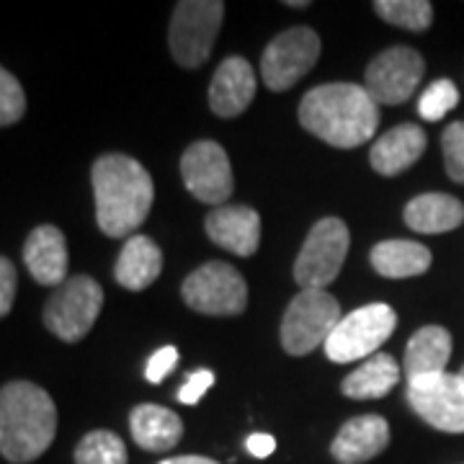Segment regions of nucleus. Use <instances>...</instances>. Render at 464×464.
Masks as SVG:
<instances>
[{
  "label": "nucleus",
  "instance_id": "obj_25",
  "mask_svg": "<svg viewBox=\"0 0 464 464\" xmlns=\"http://www.w3.org/2000/svg\"><path fill=\"white\" fill-rule=\"evenodd\" d=\"M374 11L387 24L408 32H426L433 21V5L429 0H377Z\"/></svg>",
  "mask_w": 464,
  "mask_h": 464
},
{
  "label": "nucleus",
  "instance_id": "obj_6",
  "mask_svg": "<svg viewBox=\"0 0 464 464\" xmlns=\"http://www.w3.org/2000/svg\"><path fill=\"white\" fill-rule=\"evenodd\" d=\"M103 307V289L91 276H72L52 292L44 307V325L60 341L75 343L91 333Z\"/></svg>",
  "mask_w": 464,
  "mask_h": 464
},
{
  "label": "nucleus",
  "instance_id": "obj_2",
  "mask_svg": "<svg viewBox=\"0 0 464 464\" xmlns=\"http://www.w3.org/2000/svg\"><path fill=\"white\" fill-rule=\"evenodd\" d=\"M377 106L380 103L362 85H317L299 103V121L333 148H359L380 127Z\"/></svg>",
  "mask_w": 464,
  "mask_h": 464
},
{
  "label": "nucleus",
  "instance_id": "obj_8",
  "mask_svg": "<svg viewBox=\"0 0 464 464\" xmlns=\"http://www.w3.org/2000/svg\"><path fill=\"white\" fill-rule=\"evenodd\" d=\"M348 227L338 217H325L310 230L295 264V279L302 289H325L341 274L348 256Z\"/></svg>",
  "mask_w": 464,
  "mask_h": 464
},
{
  "label": "nucleus",
  "instance_id": "obj_4",
  "mask_svg": "<svg viewBox=\"0 0 464 464\" xmlns=\"http://www.w3.org/2000/svg\"><path fill=\"white\" fill-rule=\"evenodd\" d=\"M341 323V304L325 289H302L289 302L282 320V346L292 356H304L325 346L333 328Z\"/></svg>",
  "mask_w": 464,
  "mask_h": 464
},
{
  "label": "nucleus",
  "instance_id": "obj_32",
  "mask_svg": "<svg viewBox=\"0 0 464 464\" xmlns=\"http://www.w3.org/2000/svg\"><path fill=\"white\" fill-rule=\"evenodd\" d=\"M16 284L18 274L16 266L11 264L5 256H0V317H5L14 307V299H16Z\"/></svg>",
  "mask_w": 464,
  "mask_h": 464
},
{
  "label": "nucleus",
  "instance_id": "obj_26",
  "mask_svg": "<svg viewBox=\"0 0 464 464\" xmlns=\"http://www.w3.org/2000/svg\"><path fill=\"white\" fill-rule=\"evenodd\" d=\"M127 447L114 431H91L75 447V464H127Z\"/></svg>",
  "mask_w": 464,
  "mask_h": 464
},
{
  "label": "nucleus",
  "instance_id": "obj_23",
  "mask_svg": "<svg viewBox=\"0 0 464 464\" xmlns=\"http://www.w3.org/2000/svg\"><path fill=\"white\" fill-rule=\"evenodd\" d=\"M372 266L384 279L420 276L431 266V250L413 240H384L372 250Z\"/></svg>",
  "mask_w": 464,
  "mask_h": 464
},
{
  "label": "nucleus",
  "instance_id": "obj_18",
  "mask_svg": "<svg viewBox=\"0 0 464 464\" xmlns=\"http://www.w3.org/2000/svg\"><path fill=\"white\" fill-rule=\"evenodd\" d=\"M426 152V132L415 124H400L382 134L369 152V163L380 176H398Z\"/></svg>",
  "mask_w": 464,
  "mask_h": 464
},
{
  "label": "nucleus",
  "instance_id": "obj_16",
  "mask_svg": "<svg viewBox=\"0 0 464 464\" xmlns=\"http://www.w3.org/2000/svg\"><path fill=\"white\" fill-rule=\"evenodd\" d=\"M24 264L32 279L42 286H60L67 282V243L65 235L54 225H39L26 237Z\"/></svg>",
  "mask_w": 464,
  "mask_h": 464
},
{
  "label": "nucleus",
  "instance_id": "obj_19",
  "mask_svg": "<svg viewBox=\"0 0 464 464\" xmlns=\"http://www.w3.org/2000/svg\"><path fill=\"white\" fill-rule=\"evenodd\" d=\"M163 271V253L148 235H132L119 253L114 266L116 282L130 292H142Z\"/></svg>",
  "mask_w": 464,
  "mask_h": 464
},
{
  "label": "nucleus",
  "instance_id": "obj_14",
  "mask_svg": "<svg viewBox=\"0 0 464 464\" xmlns=\"http://www.w3.org/2000/svg\"><path fill=\"white\" fill-rule=\"evenodd\" d=\"M204 230L215 246L243 258L253 256L261 246V217L256 209L243 207V204L217 207L215 212H209L207 217Z\"/></svg>",
  "mask_w": 464,
  "mask_h": 464
},
{
  "label": "nucleus",
  "instance_id": "obj_24",
  "mask_svg": "<svg viewBox=\"0 0 464 464\" xmlns=\"http://www.w3.org/2000/svg\"><path fill=\"white\" fill-rule=\"evenodd\" d=\"M398 382L400 369L395 359L387 353H374V356H369V362H364L359 369H353L348 374L341 384V392L353 400L384 398Z\"/></svg>",
  "mask_w": 464,
  "mask_h": 464
},
{
  "label": "nucleus",
  "instance_id": "obj_17",
  "mask_svg": "<svg viewBox=\"0 0 464 464\" xmlns=\"http://www.w3.org/2000/svg\"><path fill=\"white\" fill-rule=\"evenodd\" d=\"M390 444V426L382 415H359L343 423L333 439L331 454L338 464H364Z\"/></svg>",
  "mask_w": 464,
  "mask_h": 464
},
{
  "label": "nucleus",
  "instance_id": "obj_36",
  "mask_svg": "<svg viewBox=\"0 0 464 464\" xmlns=\"http://www.w3.org/2000/svg\"><path fill=\"white\" fill-rule=\"evenodd\" d=\"M459 374H462V377H464V366H462V372H459Z\"/></svg>",
  "mask_w": 464,
  "mask_h": 464
},
{
  "label": "nucleus",
  "instance_id": "obj_22",
  "mask_svg": "<svg viewBox=\"0 0 464 464\" xmlns=\"http://www.w3.org/2000/svg\"><path fill=\"white\" fill-rule=\"evenodd\" d=\"M464 222V204L449 194H420L405 207V225L420 235L457 230Z\"/></svg>",
  "mask_w": 464,
  "mask_h": 464
},
{
  "label": "nucleus",
  "instance_id": "obj_12",
  "mask_svg": "<svg viewBox=\"0 0 464 464\" xmlns=\"http://www.w3.org/2000/svg\"><path fill=\"white\" fill-rule=\"evenodd\" d=\"M423 72L426 63L418 52L411 47H392L369 63L364 88L377 103L398 106L413 96Z\"/></svg>",
  "mask_w": 464,
  "mask_h": 464
},
{
  "label": "nucleus",
  "instance_id": "obj_33",
  "mask_svg": "<svg viewBox=\"0 0 464 464\" xmlns=\"http://www.w3.org/2000/svg\"><path fill=\"white\" fill-rule=\"evenodd\" d=\"M246 447H248V451L253 457L266 459V457H271V454L276 451V439H274L271 433H253V436H248Z\"/></svg>",
  "mask_w": 464,
  "mask_h": 464
},
{
  "label": "nucleus",
  "instance_id": "obj_13",
  "mask_svg": "<svg viewBox=\"0 0 464 464\" xmlns=\"http://www.w3.org/2000/svg\"><path fill=\"white\" fill-rule=\"evenodd\" d=\"M181 176L183 186L197 199L204 204H215V207H222L230 199L232 188H235L230 158L222 150V145H217L212 140L194 142L183 152Z\"/></svg>",
  "mask_w": 464,
  "mask_h": 464
},
{
  "label": "nucleus",
  "instance_id": "obj_29",
  "mask_svg": "<svg viewBox=\"0 0 464 464\" xmlns=\"http://www.w3.org/2000/svg\"><path fill=\"white\" fill-rule=\"evenodd\" d=\"M441 148H444V163L451 181L464 183V121L449 124L441 134Z\"/></svg>",
  "mask_w": 464,
  "mask_h": 464
},
{
  "label": "nucleus",
  "instance_id": "obj_35",
  "mask_svg": "<svg viewBox=\"0 0 464 464\" xmlns=\"http://www.w3.org/2000/svg\"><path fill=\"white\" fill-rule=\"evenodd\" d=\"M286 5H292V8H307L310 3L307 0H286Z\"/></svg>",
  "mask_w": 464,
  "mask_h": 464
},
{
  "label": "nucleus",
  "instance_id": "obj_28",
  "mask_svg": "<svg viewBox=\"0 0 464 464\" xmlns=\"http://www.w3.org/2000/svg\"><path fill=\"white\" fill-rule=\"evenodd\" d=\"M26 111V93L14 72L0 65V127H11Z\"/></svg>",
  "mask_w": 464,
  "mask_h": 464
},
{
  "label": "nucleus",
  "instance_id": "obj_7",
  "mask_svg": "<svg viewBox=\"0 0 464 464\" xmlns=\"http://www.w3.org/2000/svg\"><path fill=\"white\" fill-rule=\"evenodd\" d=\"M225 16V3L219 0H181L170 21V52L179 65L199 67L212 54L217 34Z\"/></svg>",
  "mask_w": 464,
  "mask_h": 464
},
{
  "label": "nucleus",
  "instance_id": "obj_9",
  "mask_svg": "<svg viewBox=\"0 0 464 464\" xmlns=\"http://www.w3.org/2000/svg\"><path fill=\"white\" fill-rule=\"evenodd\" d=\"M183 302L201 315H240L248 304V286L230 264L199 266L181 286Z\"/></svg>",
  "mask_w": 464,
  "mask_h": 464
},
{
  "label": "nucleus",
  "instance_id": "obj_11",
  "mask_svg": "<svg viewBox=\"0 0 464 464\" xmlns=\"http://www.w3.org/2000/svg\"><path fill=\"white\" fill-rule=\"evenodd\" d=\"M408 402L429 426L447 433H464V377L431 374L408 382Z\"/></svg>",
  "mask_w": 464,
  "mask_h": 464
},
{
  "label": "nucleus",
  "instance_id": "obj_10",
  "mask_svg": "<svg viewBox=\"0 0 464 464\" xmlns=\"http://www.w3.org/2000/svg\"><path fill=\"white\" fill-rule=\"evenodd\" d=\"M320 57V36L307 26L286 29L266 47L261 57V78L264 83L282 93L302 81Z\"/></svg>",
  "mask_w": 464,
  "mask_h": 464
},
{
  "label": "nucleus",
  "instance_id": "obj_5",
  "mask_svg": "<svg viewBox=\"0 0 464 464\" xmlns=\"http://www.w3.org/2000/svg\"><path fill=\"white\" fill-rule=\"evenodd\" d=\"M398 315L390 304H364L351 315L341 317L325 341V353L335 364H351L366 356H374L377 348L395 333Z\"/></svg>",
  "mask_w": 464,
  "mask_h": 464
},
{
  "label": "nucleus",
  "instance_id": "obj_3",
  "mask_svg": "<svg viewBox=\"0 0 464 464\" xmlns=\"http://www.w3.org/2000/svg\"><path fill=\"white\" fill-rule=\"evenodd\" d=\"M57 408L47 390L26 380L0 387V454L11 464L39 459L54 441Z\"/></svg>",
  "mask_w": 464,
  "mask_h": 464
},
{
  "label": "nucleus",
  "instance_id": "obj_20",
  "mask_svg": "<svg viewBox=\"0 0 464 464\" xmlns=\"http://www.w3.org/2000/svg\"><path fill=\"white\" fill-rule=\"evenodd\" d=\"M130 429L137 447L145 451H168L183 436V423L179 415L160 405H137L130 415Z\"/></svg>",
  "mask_w": 464,
  "mask_h": 464
},
{
  "label": "nucleus",
  "instance_id": "obj_1",
  "mask_svg": "<svg viewBox=\"0 0 464 464\" xmlns=\"http://www.w3.org/2000/svg\"><path fill=\"white\" fill-rule=\"evenodd\" d=\"M93 197H96V222L109 237L132 235L155 199L152 176L142 163L130 155H101L91 168Z\"/></svg>",
  "mask_w": 464,
  "mask_h": 464
},
{
  "label": "nucleus",
  "instance_id": "obj_27",
  "mask_svg": "<svg viewBox=\"0 0 464 464\" xmlns=\"http://www.w3.org/2000/svg\"><path fill=\"white\" fill-rule=\"evenodd\" d=\"M459 103V91L451 81H436L431 83L418 101V114L426 121H439Z\"/></svg>",
  "mask_w": 464,
  "mask_h": 464
},
{
  "label": "nucleus",
  "instance_id": "obj_15",
  "mask_svg": "<svg viewBox=\"0 0 464 464\" xmlns=\"http://www.w3.org/2000/svg\"><path fill=\"white\" fill-rule=\"evenodd\" d=\"M256 99V72L246 57H227L209 85V106L217 116H240Z\"/></svg>",
  "mask_w": 464,
  "mask_h": 464
},
{
  "label": "nucleus",
  "instance_id": "obj_34",
  "mask_svg": "<svg viewBox=\"0 0 464 464\" xmlns=\"http://www.w3.org/2000/svg\"><path fill=\"white\" fill-rule=\"evenodd\" d=\"M160 464H219L207 457H173V459H163Z\"/></svg>",
  "mask_w": 464,
  "mask_h": 464
},
{
  "label": "nucleus",
  "instance_id": "obj_21",
  "mask_svg": "<svg viewBox=\"0 0 464 464\" xmlns=\"http://www.w3.org/2000/svg\"><path fill=\"white\" fill-rule=\"evenodd\" d=\"M451 356V335L447 328L426 325L415 333L405 348V377L408 382L447 372Z\"/></svg>",
  "mask_w": 464,
  "mask_h": 464
},
{
  "label": "nucleus",
  "instance_id": "obj_31",
  "mask_svg": "<svg viewBox=\"0 0 464 464\" xmlns=\"http://www.w3.org/2000/svg\"><path fill=\"white\" fill-rule=\"evenodd\" d=\"M212 384H215V372H209V369H197V372L188 374L186 382L181 384L179 400H181L183 405H197L201 400V395H204Z\"/></svg>",
  "mask_w": 464,
  "mask_h": 464
},
{
  "label": "nucleus",
  "instance_id": "obj_30",
  "mask_svg": "<svg viewBox=\"0 0 464 464\" xmlns=\"http://www.w3.org/2000/svg\"><path fill=\"white\" fill-rule=\"evenodd\" d=\"M176 364H179V351H176V348H158V351L150 356L148 366H145V377H148V382H152V384H160V382L166 380L168 374L176 369Z\"/></svg>",
  "mask_w": 464,
  "mask_h": 464
}]
</instances>
